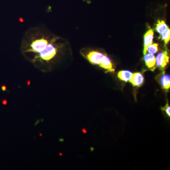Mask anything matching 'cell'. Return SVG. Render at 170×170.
<instances>
[{"label": "cell", "mask_w": 170, "mask_h": 170, "mask_svg": "<svg viewBox=\"0 0 170 170\" xmlns=\"http://www.w3.org/2000/svg\"><path fill=\"white\" fill-rule=\"evenodd\" d=\"M158 45L157 44H151L147 48L146 51L150 54H155L158 51Z\"/></svg>", "instance_id": "obj_12"}, {"label": "cell", "mask_w": 170, "mask_h": 170, "mask_svg": "<svg viewBox=\"0 0 170 170\" xmlns=\"http://www.w3.org/2000/svg\"><path fill=\"white\" fill-rule=\"evenodd\" d=\"M132 73L129 70H122L118 73V76L122 81L127 82L131 79Z\"/></svg>", "instance_id": "obj_9"}, {"label": "cell", "mask_w": 170, "mask_h": 170, "mask_svg": "<svg viewBox=\"0 0 170 170\" xmlns=\"http://www.w3.org/2000/svg\"><path fill=\"white\" fill-rule=\"evenodd\" d=\"M144 61L146 66L149 69L154 70L155 69L156 65V58L153 54H146L144 57Z\"/></svg>", "instance_id": "obj_6"}, {"label": "cell", "mask_w": 170, "mask_h": 170, "mask_svg": "<svg viewBox=\"0 0 170 170\" xmlns=\"http://www.w3.org/2000/svg\"><path fill=\"white\" fill-rule=\"evenodd\" d=\"M162 109L163 111H165V112H166V114H167L168 116L170 117V107L168 103L166 104V105L165 106V107H162Z\"/></svg>", "instance_id": "obj_13"}, {"label": "cell", "mask_w": 170, "mask_h": 170, "mask_svg": "<svg viewBox=\"0 0 170 170\" xmlns=\"http://www.w3.org/2000/svg\"><path fill=\"white\" fill-rule=\"evenodd\" d=\"M162 38L165 42V45L168 43L170 39V30L169 28L165 30L162 34Z\"/></svg>", "instance_id": "obj_11"}, {"label": "cell", "mask_w": 170, "mask_h": 170, "mask_svg": "<svg viewBox=\"0 0 170 170\" xmlns=\"http://www.w3.org/2000/svg\"><path fill=\"white\" fill-rule=\"evenodd\" d=\"M169 57L167 51L159 53L156 58V64L161 69H164L169 62Z\"/></svg>", "instance_id": "obj_2"}, {"label": "cell", "mask_w": 170, "mask_h": 170, "mask_svg": "<svg viewBox=\"0 0 170 170\" xmlns=\"http://www.w3.org/2000/svg\"><path fill=\"white\" fill-rule=\"evenodd\" d=\"M129 81L132 83L133 86L140 87L144 82V77L141 73H135L134 74H132V77Z\"/></svg>", "instance_id": "obj_4"}, {"label": "cell", "mask_w": 170, "mask_h": 170, "mask_svg": "<svg viewBox=\"0 0 170 170\" xmlns=\"http://www.w3.org/2000/svg\"><path fill=\"white\" fill-rule=\"evenodd\" d=\"M159 81L163 88L167 90L170 89V76L165 74L164 73H163L162 74H161L159 76Z\"/></svg>", "instance_id": "obj_8"}, {"label": "cell", "mask_w": 170, "mask_h": 170, "mask_svg": "<svg viewBox=\"0 0 170 170\" xmlns=\"http://www.w3.org/2000/svg\"><path fill=\"white\" fill-rule=\"evenodd\" d=\"M3 104H7L6 101L4 100V101H3Z\"/></svg>", "instance_id": "obj_14"}, {"label": "cell", "mask_w": 170, "mask_h": 170, "mask_svg": "<svg viewBox=\"0 0 170 170\" xmlns=\"http://www.w3.org/2000/svg\"><path fill=\"white\" fill-rule=\"evenodd\" d=\"M99 65L101 67L108 70V71H111V72L114 71V69L113 68V66H112V63L111 62V60L107 56H104L103 57V59Z\"/></svg>", "instance_id": "obj_7"}, {"label": "cell", "mask_w": 170, "mask_h": 170, "mask_svg": "<svg viewBox=\"0 0 170 170\" xmlns=\"http://www.w3.org/2000/svg\"><path fill=\"white\" fill-rule=\"evenodd\" d=\"M66 42L46 28L36 26L26 32L21 44L24 57L43 70L51 69L64 55Z\"/></svg>", "instance_id": "obj_1"}, {"label": "cell", "mask_w": 170, "mask_h": 170, "mask_svg": "<svg viewBox=\"0 0 170 170\" xmlns=\"http://www.w3.org/2000/svg\"><path fill=\"white\" fill-rule=\"evenodd\" d=\"M154 38V31L150 29L145 34L144 36V54H146V50L148 46L152 44Z\"/></svg>", "instance_id": "obj_5"}, {"label": "cell", "mask_w": 170, "mask_h": 170, "mask_svg": "<svg viewBox=\"0 0 170 170\" xmlns=\"http://www.w3.org/2000/svg\"><path fill=\"white\" fill-rule=\"evenodd\" d=\"M104 55L98 51H91L86 54V58L93 64H99Z\"/></svg>", "instance_id": "obj_3"}, {"label": "cell", "mask_w": 170, "mask_h": 170, "mask_svg": "<svg viewBox=\"0 0 170 170\" xmlns=\"http://www.w3.org/2000/svg\"><path fill=\"white\" fill-rule=\"evenodd\" d=\"M3 90H5L6 89V88L5 87H3Z\"/></svg>", "instance_id": "obj_15"}, {"label": "cell", "mask_w": 170, "mask_h": 170, "mask_svg": "<svg viewBox=\"0 0 170 170\" xmlns=\"http://www.w3.org/2000/svg\"><path fill=\"white\" fill-rule=\"evenodd\" d=\"M167 28H168L167 26L166 25L165 21L163 20H158L156 27V30L158 32V33L161 34Z\"/></svg>", "instance_id": "obj_10"}]
</instances>
